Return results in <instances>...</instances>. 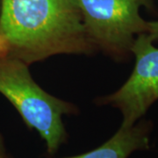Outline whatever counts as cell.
<instances>
[{"label": "cell", "mask_w": 158, "mask_h": 158, "mask_svg": "<svg viewBox=\"0 0 158 158\" xmlns=\"http://www.w3.org/2000/svg\"><path fill=\"white\" fill-rule=\"evenodd\" d=\"M0 37L7 55L27 65L57 55L97 51L77 0H0Z\"/></svg>", "instance_id": "6da1fadb"}, {"label": "cell", "mask_w": 158, "mask_h": 158, "mask_svg": "<svg viewBox=\"0 0 158 158\" xmlns=\"http://www.w3.org/2000/svg\"><path fill=\"white\" fill-rule=\"evenodd\" d=\"M29 65L9 55L0 56V93L11 102L29 129L36 130L53 156L68 140L63 115L78 108L44 90L32 77Z\"/></svg>", "instance_id": "7a4b0ae2"}, {"label": "cell", "mask_w": 158, "mask_h": 158, "mask_svg": "<svg viewBox=\"0 0 158 158\" xmlns=\"http://www.w3.org/2000/svg\"><path fill=\"white\" fill-rule=\"evenodd\" d=\"M88 39L97 51L118 62L133 56L136 37L147 34L140 10L156 11L154 0H77Z\"/></svg>", "instance_id": "3957f363"}, {"label": "cell", "mask_w": 158, "mask_h": 158, "mask_svg": "<svg viewBox=\"0 0 158 158\" xmlns=\"http://www.w3.org/2000/svg\"><path fill=\"white\" fill-rule=\"evenodd\" d=\"M135 67L127 80L114 92L97 99L122 115L120 127L135 125L158 100V48L148 34H139L132 48Z\"/></svg>", "instance_id": "277c9868"}, {"label": "cell", "mask_w": 158, "mask_h": 158, "mask_svg": "<svg viewBox=\"0 0 158 158\" xmlns=\"http://www.w3.org/2000/svg\"><path fill=\"white\" fill-rule=\"evenodd\" d=\"M153 128L151 120L141 118L131 127H119L101 146L84 154L62 158H129L133 153L150 149Z\"/></svg>", "instance_id": "5b68a950"}, {"label": "cell", "mask_w": 158, "mask_h": 158, "mask_svg": "<svg viewBox=\"0 0 158 158\" xmlns=\"http://www.w3.org/2000/svg\"><path fill=\"white\" fill-rule=\"evenodd\" d=\"M148 34L153 41H158V20L148 21Z\"/></svg>", "instance_id": "8992f818"}, {"label": "cell", "mask_w": 158, "mask_h": 158, "mask_svg": "<svg viewBox=\"0 0 158 158\" xmlns=\"http://www.w3.org/2000/svg\"><path fill=\"white\" fill-rule=\"evenodd\" d=\"M0 158H8L6 154V148L5 145V140L3 135L0 134Z\"/></svg>", "instance_id": "52a82bcc"}]
</instances>
